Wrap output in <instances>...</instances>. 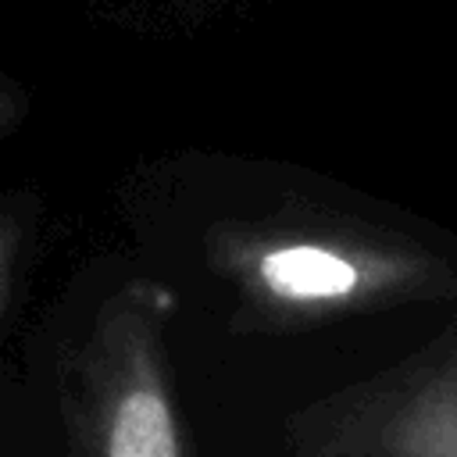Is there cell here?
I'll use <instances>...</instances> for the list:
<instances>
[{"instance_id": "cell-1", "label": "cell", "mask_w": 457, "mask_h": 457, "mask_svg": "<svg viewBox=\"0 0 457 457\" xmlns=\"http://www.w3.org/2000/svg\"><path fill=\"white\" fill-rule=\"evenodd\" d=\"M204 261L232 289L236 336H293L457 296V271L439 250L314 204L214 221Z\"/></svg>"}, {"instance_id": "cell-2", "label": "cell", "mask_w": 457, "mask_h": 457, "mask_svg": "<svg viewBox=\"0 0 457 457\" xmlns=\"http://www.w3.org/2000/svg\"><path fill=\"white\" fill-rule=\"evenodd\" d=\"M179 293L129 278L107 293L64 371V457H186L168 325Z\"/></svg>"}, {"instance_id": "cell-3", "label": "cell", "mask_w": 457, "mask_h": 457, "mask_svg": "<svg viewBox=\"0 0 457 457\" xmlns=\"http://www.w3.org/2000/svg\"><path fill=\"white\" fill-rule=\"evenodd\" d=\"M293 457H457V311L403 361L286 418Z\"/></svg>"}, {"instance_id": "cell-4", "label": "cell", "mask_w": 457, "mask_h": 457, "mask_svg": "<svg viewBox=\"0 0 457 457\" xmlns=\"http://www.w3.org/2000/svg\"><path fill=\"white\" fill-rule=\"evenodd\" d=\"M32 225H36L32 196H0V318L14 296V282L29 253Z\"/></svg>"}, {"instance_id": "cell-5", "label": "cell", "mask_w": 457, "mask_h": 457, "mask_svg": "<svg viewBox=\"0 0 457 457\" xmlns=\"http://www.w3.org/2000/svg\"><path fill=\"white\" fill-rule=\"evenodd\" d=\"M25 114V93L11 82H0V139L21 121Z\"/></svg>"}]
</instances>
